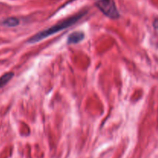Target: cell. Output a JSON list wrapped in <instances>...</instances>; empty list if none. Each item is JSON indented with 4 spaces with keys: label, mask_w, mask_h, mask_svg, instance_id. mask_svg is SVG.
<instances>
[{
    "label": "cell",
    "mask_w": 158,
    "mask_h": 158,
    "mask_svg": "<svg viewBox=\"0 0 158 158\" xmlns=\"http://www.w3.org/2000/svg\"><path fill=\"white\" fill-rule=\"evenodd\" d=\"M14 74L12 73H8L4 74L2 77L0 78V87H2L7 83H9L11 80V79L13 77Z\"/></svg>",
    "instance_id": "5b68a950"
},
{
    "label": "cell",
    "mask_w": 158,
    "mask_h": 158,
    "mask_svg": "<svg viewBox=\"0 0 158 158\" xmlns=\"http://www.w3.org/2000/svg\"><path fill=\"white\" fill-rule=\"evenodd\" d=\"M84 34L82 32H78L77 31V32H73L68 37L67 43L68 44H76V43H78L84 39Z\"/></svg>",
    "instance_id": "3957f363"
},
{
    "label": "cell",
    "mask_w": 158,
    "mask_h": 158,
    "mask_svg": "<svg viewBox=\"0 0 158 158\" xmlns=\"http://www.w3.org/2000/svg\"><path fill=\"white\" fill-rule=\"evenodd\" d=\"M86 14V12H80V13L77 14L75 15H73V16L69 17V18L66 19L62 20V21L59 22L58 23H56L54 26H51V27L48 28V29H44V30L41 31V32H38L35 35H34L32 38H30L29 40V43H37V42H40V40H43L44 39L47 38V37L50 36L52 34L57 33L60 31L63 30L64 29L69 27V26H73V25L75 24L79 19L82 18L83 15Z\"/></svg>",
    "instance_id": "6da1fadb"
},
{
    "label": "cell",
    "mask_w": 158,
    "mask_h": 158,
    "mask_svg": "<svg viewBox=\"0 0 158 158\" xmlns=\"http://www.w3.org/2000/svg\"><path fill=\"white\" fill-rule=\"evenodd\" d=\"M19 21L18 19L14 18V17H11V18H7L2 22V24L4 26H7V27H15L19 24Z\"/></svg>",
    "instance_id": "277c9868"
},
{
    "label": "cell",
    "mask_w": 158,
    "mask_h": 158,
    "mask_svg": "<svg viewBox=\"0 0 158 158\" xmlns=\"http://www.w3.org/2000/svg\"><path fill=\"white\" fill-rule=\"evenodd\" d=\"M96 5L97 8L109 18L117 19L120 16L114 0H98Z\"/></svg>",
    "instance_id": "7a4b0ae2"
}]
</instances>
